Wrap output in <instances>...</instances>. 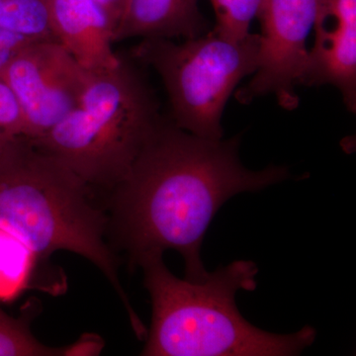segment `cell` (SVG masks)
I'll list each match as a JSON object with an SVG mask.
<instances>
[{
  "label": "cell",
  "mask_w": 356,
  "mask_h": 356,
  "mask_svg": "<svg viewBox=\"0 0 356 356\" xmlns=\"http://www.w3.org/2000/svg\"><path fill=\"white\" fill-rule=\"evenodd\" d=\"M240 136L210 140L161 118L124 179L112 189L109 236L130 264L173 250L185 278L208 275L201 247L213 218L229 198L290 179L285 166L248 170L238 158Z\"/></svg>",
  "instance_id": "1"
},
{
  "label": "cell",
  "mask_w": 356,
  "mask_h": 356,
  "mask_svg": "<svg viewBox=\"0 0 356 356\" xmlns=\"http://www.w3.org/2000/svg\"><path fill=\"white\" fill-rule=\"evenodd\" d=\"M0 227L39 259L58 250L84 257L109 281L138 339L147 329L119 277L107 236L108 215L90 198V187L58 159L20 138L0 153Z\"/></svg>",
  "instance_id": "2"
},
{
  "label": "cell",
  "mask_w": 356,
  "mask_h": 356,
  "mask_svg": "<svg viewBox=\"0 0 356 356\" xmlns=\"http://www.w3.org/2000/svg\"><path fill=\"white\" fill-rule=\"evenodd\" d=\"M161 252L145 255L137 266L153 307L146 356H291L315 341L316 330L273 334L248 322L238 310L236 293L254 291L259 267L236 261L202 280H180L166 267Z\"/></svg>",
  "instance_id": "3"
},
{
  "label": "cell",
  "mask_w": 356,
  "mask_h": 356,
  "mask_svg": "<svg viewBox=\"0 0 356 356\" xmlns=\"http://www.w3.org/2000/svg\"><path fill=\"white\" fill-rule=\"evenodd\" d=\"M161 118L139 63L121 57L114 67L93 72L76 106L46 135L31 140L90 188L111 191Z\"/></svg>",
  "instance_id": "4"
},
{
  "label": "cell",
  "mask_w": 356,
  "mask_h": 356,
  "mask_svg": "<svg viewBox=\"0 0 356 356\" xmlns=\"http://www.w3.org/2000/svg\"><path fill=\"white\" fill-rule=\"evenodd\" d=\"M259 34L233 41L208 32L181 43L142 39L132 50L140 65L153 67L163 81L172 121L198 137L222 139L227 102L243 79L259 67Z\"/></svg>",
  "instance_id": "5"
},
{
  "label": "cell",
  "mask_w": 356,
  "mask_h": 356,
  "mask_svg": "<svg viewBox=\"0 0 356 356\" xmlns=\"http://www.w3.org/2000/svg\"><path fill=\"white\" fill-rule=\"evenodd\" d=\"M91 74L53 39L30 42L0 70V79L19 103L26 138L32 140L46 135L76 106Z\"/></svg>",
  "instance_id": "6"
},
{
  "label": "cell",
  "mask_w": 356,
  "mask_h": 356,
  "mask_svg": "<svg viewBox=\"0 0 356 356\" xmlns=\"http://www.w3.org/2000/svg\"><path fill=\"white\" fill-rule=\"evenodd\" d=\"M320 0H264L259 9V67L250 83L236 91L243 104L275 95L282 108L299 105L298 86L308 56L307 38L315 23Z\"/></svg>",
  "instance_id": "7"
},
{
  "label": "cell",
  "mask_w": 356,
  "mask_h": 356,
  "mask_svg": "<svg viewBox=\"0 0 356 356\" xmlns=\"http://www.w3.org/2000/svg\"><path fill=\"white\" fill-rule=\"evenodd\" d=\"M313 29L315 44L298 84H332L351 113L356 111V0H320Z\"/></svg>",
  "instance_id": "8"
},
{
  "label": "cell",
  "mask_w": 356,
  "mask_h": 356,
  "mask_svg": "<svg viewBox=\"0 0 356 356\" xmlns=\"http://www.w3.org/2000/svg\"><path fill=\"white\" fill-rule=\"evenodd\" d=\"M56 40L89 72L114 67L121 56L114 51V30L96 0H48Z\"/></svg>",
  "instance_id": "9"
},
{
  "label": "cell",
  "mask_w": 356,
  "mask_h": 356,
  "mask_svg": "<svg viewBox=\"0 0 356 356\" xmlns=\"http://www.w3.org/2000/svg\"><path fill=\"white\" fill-rule=\"evenodd\" d=\"M199 0H130L114 43L132 38L194 39L208 33Z\"/></svg>",
  "instance_id": "10"
},
{
  "label": "cell",
  "mask_w": 356,
  "mask_h": 356,
  "mask_svg": "<svg viewBox=\"0 0 356 356\" xmlns=\"http://www.w3.org/2000/svg\"><path fill=\"white\" fill-rule=\"evenodd\" d=\"M38 257L0 227V301H11L30 286Z\"/></svg>",
  "instance_id": "11"
},
{
  "label": "cell",
  "mask_w": 356,
  "mask_h": 356,
  "mask_svg": "<svg viewBox=\"0 0 356 356\" xmlns=\"http://www.w3.org/2000/svg\"><path fill=\"white\" fill-rule=\"evenodd\" d=\"M83 343L51 348L42 343L32 334L27 317L15 318L0 308V356L83 355Z\"/></svg>",
  "instance_id": "12"
},
{
  "label": "cell",
  "mask_w": 356,
  "mask_h": 356,
  "mask_svg": "<svg viewBox=\"0 0 356 356\" xmlns=\"http://www.w3.org/2000/svg\"><path fill=\"white\" fill-rule=\"evenodd\" d=\"M0 27L30 40H56L48 0H0Z\"/></svg>",
  "instance_id": "13"
},
{
  "label": "cell",
  "mask_w": 356,
  "mask_h": 356,
  "mask_svg": "<svg viewBox=\"0 0 356 356\" xmlns=\"http://www.w3.org/2000/svg\"><path fill=\"white\" fill-rule=\"evenodd\" d=\"M264 0H210L216 24L211 32L233 41L248 37L250 24L257 18Z\"/></svg>",
  "instance_id": "14"
},
{
  "label": "cell",
  "mask_w": 356,
  "mask_h": 356,
  "mask_svg": "<svg viewBox=\"0 0 356 356\" xmlns=\"http://www.w3.org/2000/svg\"><path fill=\"white\" fill-rule=\"evenodd\" d=\"M23 137L26 138V125L19 103L0 79V153Z\"/></svg>",
  "instance_id": "15"
},
{
  "label": "cell",
  "mask_w": 356,
  "mask_h": 356,
  "mask_svg": "<svg viewBox=\"0 0 356 356\" xmlns=\"http://www.w3.org/2000/svg\"><path fill=\"white\" fill-rule=\"evenodd\" d=\"M30 40L0 27V70L30 42Z\"/></svg>",
  "instance_id": "16"
},
{
  "label": "cell",
  "mask_w": 356,
  "mask_h": 356,
  "mask_svg": "<svg viewBox=\"0 0 356 356\" xmlns=\"http://www.w3.org/2000/svg\"><path fill=\"white\" fill-rule=\"evenodd\" d=\"M96 2L106 13L115 33L123 17V0H96Z\"/></svg>",
  "instance_id": "17"
},
{
  "label": "cell",
  "mask_w": 356,
  "mask_h": 356,
  "mask_svg": "<svg viewBox=\"0 0 356 356\" xmlns=\"http://www.w3.org/2000/svg\"><path fill=\"white\" fill-rule=\"evenodd\" d=\"M129 1H130V0H123V16L126 13V9H127Z\"/></svg>",
  "instance_id": "18"
}]
</instances>
